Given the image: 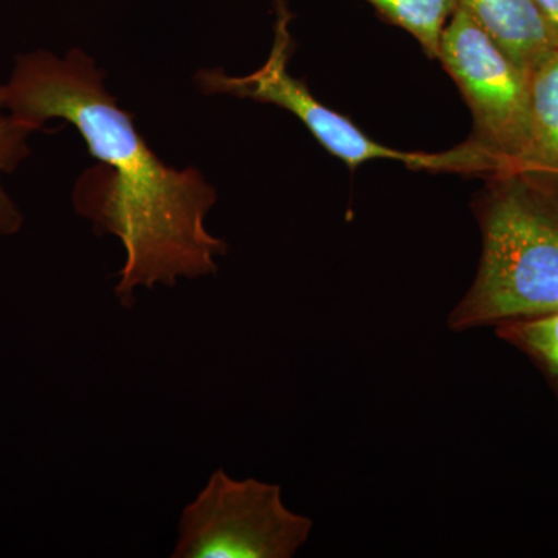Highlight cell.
Returning <instances> with one entry per match:
<instances>
[{
  "label": "cell",
  "instance_id": "6da1fadb",
  "mask_svg": "<svg viewBox=\"0 0 558 558\" xmlns=\"http://www.w3.org/2000/svg\"><path fill=\"white\" fill-rule=\"evenodd\" d=\"M3 101L35 132L53 119L73 124L100 160L76 182L73 205L95 233L113 234L123 244L126 260L113 288L121 306H134L137 288H172L179 278L218 271L216 258L226 255L227 242L205 227L218 201L215 189L194 168L174 170L154 154L84 51L22 54L3 86Z\"/></svg>",
  "mask_w": 558,
  "mask_h": 558
},
{
  "label": "cell",
  "instance_id": "7a4b0ae2",
  "mask_svg": "<svg viewBox=\"0 0 558 558\" xmlns=\"http://www.w3.org/2000/svg\"><path fill=\"white\" fill-rule=\"evenodd\" d=\"M492 178L478 275L450 314L451 330L558 311V186L524 172Z\"/></svg>",
  "mask_w": 558,
  "mask_h": 558
},
{
  "label": "cell",
  "instance_id": "3957f363",
  "mask_svg": "<svg viewBox=\"0 0 558 558\" xmlns=\"http://www.w3.org/2000/svg\"><path fill=\"white\" fill-rule=\"evenodd\" d=\"M438 60L475 121V140L447 153V171L519 172L531 143L526 73L459 5L444 28Z\"/></svg>",
  "mask_w": 558,
  "mask_h": 558
},
{
  "label": "cell",
  "instance_id": "277c9868",
  "mask_svg": "<svg viewBox=\"0 0 558 558\" xmlns=\"http://www.w3.org/2000/svg\"><path fill=\"white\" fill-rule=\"evenodd\" d=\"M314 521L284 505L278 484L216 470L183 509L172 558H290Z\"/></svg>",
  "mask_w": 558,
  "mask_h": 558
},
{
  "label": "cell",
  "instance_id": "5b68a950",
  "mask_svg": "<svg viewBox=\"0 0 558 558\" xmlns=\"http://www.w3.org/2000/svg\"><path fill=\"white\" fill-rule=\"evenodd\" d=\"M290 14L284 3L278 2L274 47L263 68L247 76H230L222 69H204L196 75L204 94H226L275 105L292 112L332 156L355 168L377 159L400 160L411 168L428 170L432 154L403 153L374 142L348 120L329 109L311 94L303 81L289 73L292 36L289 32Z\"/></svg>",
  "mask_w": 558,
  "mask_h": 558
},
{
  "label": "cell",
  "instance_id": "8992f818",
  "mask_svg": "<svg viewBox=\"0 0 558 558\" xmlns=\"http://www.w3.org/2000/svg\"><path fill=\"white\" fill-rule=\"evenodd\" d=\"M527 78L554 49L535 0H458Z\"/></svg>",
  "mask_w": 558,
  "mask_h": 558
},
{
  "label": "cell",
  "instance_id": "52a82bcc",
  "mask_svg": "<svg viewBox=\"0 0 558 558\" xmlns=\"http://www.w3.org/2000/svg\"><path fill=\"white\" fill-rule=\"evenodd\" d=\"M531 143L519 172L558 183V50L529 75Z\"/></svg>",
  "mask_w": 558,
  "mask_h": 558
},
{
  "label": "cell",
  "instance_id": "ba28073f",
  "mask_svg": "<svg viewBox=\"0 0 558 558\" xmlns=\"http://www.w3.org/2000/svg\"><path fill=\"white\" fill-rule=\"evenodd\" d=\"M371 5L416 38L429 58H438L440 38L458 0H368Z\"/></svg>",
  "mask_w": 558,
  "mask_h": 558
},
{
  "label": "cell",
  "instance_id": "9c48e42d",
  "mask_svg": "<svg viewBox=\"0 0 558 558\" xmlns=\"http://www.w3.org/2000/svg\"><path fill=\"white\" fill-rule=\"evenodd\" d=\"M499 339L519 348L545 371L558 392V311L497 325Z\"/></svg>",
  "mask_w": 558,
  "mask_h": 558
},
{
  "label": "cell",
  "instance_id": "30bf717a",
  "mask_svg": "<svg viewBox=\"0 0 558 558\" xmlns=\"http://www.w3.org/2000/svg\"><path fill=\"white\" fill-rule=\"evenodd\" d=\"M33 132L35 131L14 119L5 108L3 86L0 84V179H2V174H9L16 170L21 161L31 154L27 140ZM22 222H24V218H22L20 209L7 196L2 182H0V234L9 236V234L17 233Z\"/></svg>",
  "mask_w": 558,
  "mask_h": 558
},
{
  "label": "cell",
  "instance_id": "8fae6325",
  "mask_svg": "<svg viewBox=\"0 0 558 558\" xmlns=\"http://www.w3.org/2000/svg\"><path fill=\"white\" fill-rule=\"evenodd\" d=\"M554 49L558 50V0H535Z\"/></svg>",
  "mask_w": 558,
  "mask_h": 558
},
{
  "label": "cell",
  "instance_id": "7c38bea8",
  "mask_svg": "<svg viewBox=\"0 0 558 558\" xmlns=\"http://www.w3.org/2000/svg\"><path fill=\"white\" fill-rule=\"evenodd\" d=\"M557 186H558V183H557Z\"/></svg>",
  "mask_w": 558,
  "mask_h": 558
}]
</instances>
